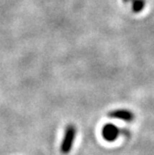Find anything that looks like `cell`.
Here are the masks:
<instances>
[{"label": "cell", "instance_id": "4", "mask_svg": "<svg viewBox=\"0 0 154 155\" xmlns=\"http://www.w3.org/2000/svg\"><path fill=\"white\" fill-rule=\"evenodd\" d=\"M131 4H132V10L133 12L135 13H138L140 11L143 10V8L145 7V0H132V1L130 2Z\"/></svg>", "mask_w": 154, "mask_h": 155}, {"label": "cell", "instance_id": "1", "mask_svg": "<svg viewBox=\"0 0 154 155\" xmlns=\"http://www.w3.org/2000/svg\"><path fill=\"white\" fill-rule=\"evenodd\" d=\"M76 127L73 124L67 125L65 128V132L63 139H62V143L60 146V150L63 154H68L70 152L72 145H73L75 136H76Z\"/></svg>", "mask_w": 154, "mask_h": 155}, {"label": "cell", "instance_id": "3", "mask_svg": "<svg viewBox=\"0 0 154 155\" xmlns=\"http://www.w3.org/2000/svg\"><path fill=\"white\" fill-rule=\"evenodd\" d=\"M119 133L120 130L112 123H107L102 128V136L104 139L109 141V142L115 140L118 137Z\"/></svg>", "mask_w": 154, "mask_h": 155}, {"label": "cell", "instance_id": "2", "mask_svg": "<svg viewBox=\"0 0 154 155\" xmlns=\"http://www.w3.org/2000/svg\"><path fill=\"white\" fill-rule=\"evenodd\" d=\"M108 117L119 119L126 122H131L134 120V114L128 109H113L107 113Z\"/></svg>", "mask_w": 154, "mask_h": 155}, {"label": "cell", "instance_id": "5", "mask_svg": "<svg viewBox=\"0 0 154 155\" xmlns=\"http://www.w3.org/2000/svg\"><path fill=\"white\" fill-rule=\"evenodd\" d=\"M122 1H123L124 3H130L131 1H132V0H122Z\"/></svg>", "mask_w": 154, "mask_h": 155}]
</instances>
